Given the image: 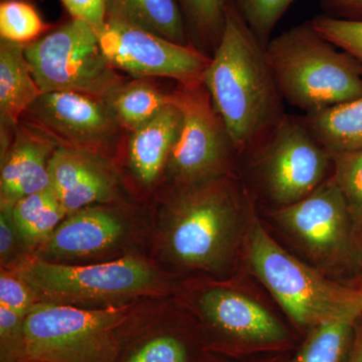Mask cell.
<instances>
[{"label": "cell", "mask_w": 362, "mask_h": 362, "mask_svg": "<svg viewBox=\"0 0 362 362\" xmlns=\"http://www.w3.org/2000/svg\"><path fill=\"white\" fill-rule=\"evenodd\" d=\"M147 256L170 275L175 272L221 276L239 242L242 202L226 175L173 187L149 214Z\"/></svg>", "instance_id": "6da1fadb"}, {"label": "cell", "mask_w": 362, "mask_h": 362, "mask_svg": "<svg viewBox=\"0 0 362 362\" xmlns=\"http://www.w3.org/2000/svg\"><path fill=\"white\" fill-rule=\"evenodd\" d=\"M202 84L237 151L261 142L285 117L266 47L233 1Z\"/></svg>", "instance_id": "7a4b0ae2"}, {"label": "cell", "mask_w": 362, "mask_h": 362, "mask_svg": "<svg viewBox=\"0 0 362 362\" xmlns=\"http://www.w3.org/2000/svg\"><path fill=\"white\" fill-rule=\"evenodd\" d=\"M13 271L40 301L82 309L125 306L175 295V276L146 255L88 265H62L28 256Z\"/></svg>", "instance_id": "3957f363"}, {"label": "cell", "mask_w": 362, "mask_h": 362, "mask_svg": "<svg viewBox=\"0 0 362 362\" xmlns=\"http://www.w3.org/2000/svg\"><path fill=\"white\" fill-rule=\"evenodd\" d=\"M266 54L283 100L307 114L362 96V66L310 21L272 39Z\"/></svg>", "instance_id": "277c9868"}, {"label": "cell", "mask_w": 362, "mask_h": 362, "mask_svg": "<svg viewBox=\"0 0 362 362\" xmlns=\"http://www.w3.org/2000/svg\"><path fill=\"white\" fill-rule=\"evenodd\" d=\"M247 257L254 273L284 309L301 333L321 324L362 317V288L327 280L286 252L252 220L247 235Z\"/></svg>", "instance_id": "5b68a950"}, {"label": "cell", "mask_w": 362, "mask_h": 362, "mask_svg": "<svg viewBox=\"0 0 362 362\" xmlns=\"http://www.w3.org/2000/svg\"><path fill=\"white\" fill-rule=\"evenodd\" d=\"M139 302L105 309L40 302L25 318L28 362H117L123 326Z\"/></svg>", "instance_id": "8992f818"}, {"label": "cell", "mask_w": 362, "mask_h": 362, "mask_svg": "<svg viewBox=\"0 0 362 362\" xmlns=\"http://www.w3.org/2000/svg\"><path fill=\"white\" fill-rule=\"evenodd\" d=\"M149 228V214L122 201L96 204L68 214L32 256L62 265L147 256Z\"/></svg>", "instance_id": "52a82bcc"}, {"label": "cell", "mask_w": 362, "mask_h": 362, "mask_svg": "<svg viewBox=\"0 0 362 362\" xmlns=\"http://www.w3.org/2000/svg\"><path fill=\"white\" fill-rule=\"evenodd\" d=\"M25 57L42 93L75 92L106 100L123 85L105 57L97 32L73 18L25 45Z\"/></svg>", "instance_id": "ba28073f"}, {"label": "cell", "mask_w": 362, "mask_h": 362, "mask_svg": "<svg viewBox=\"0 0 362 362\" xmlns=\"http://www.w3.org/2000/svg\"><path fill=\"white\" fill-rule=\"evenodd\" d=\"M195 319L213 354L243 356L257 352L284 354L297 337L282 321L242 293L211 285L195 293Z\"/></svg>", "instance_id": "9c48e42d"}, {"label": "cell", "mask_w": 362, "mask_h": 362, "mask_svg": "<svg viewBox=\"0 0 362 362\" xmlns=\"http://www.w3.org/2000/svg\"><path fill=\"white\" fill-rule=\"evenodd\" d=\"M202 82L185 86L176 94L181 110L180 132L163 178L173 187L202 185L228 175L235 150Z\"/></svg>", "instance_id": "30bf717a"}, {"label": "cell", "mask_w": 362, "mask_h": 362, "mask_svg": "<svg viewBox=\"0 0 362 362\" xmlns=\"http://www.w3.org/2000/svg\"><path fill=\"white\" fill-rule=\"evenodd\" d=\"M261 142L259 170L276 204L301 201L323 182L332 158L304 120L285 115Z\"/></svg>", "instance_id": "8fae6325"}, {"label": "cell", "mask_w": 362, "mask_h": 362, "mask_svg": "<svg viewBox=\"0 0 362 362\" xmlns=\"http://www.w3.org/2000/svg\"><path fill=\"white\" fill-rule=\"evenodd\" d=\"M173 295L140 301L121 333L117 362H209L201 325L177 315L170 306Z\"/></svg>", "instance_id": "7c38bea8"}, {"label": "cell", "mask_w": 362, "mask_h": 362, "mask_svg": "<svg viewBox=\"0 0 362 362\" xmlns=\"http://www.w3.org/2000/svg\"><path fill=\"white\" fill-rule=\"evenodd\" d=\"M105 57L116 70L135 78L163 77L183 86L202 82L211 59L138 26L107 18L97 32Z\"/></svg>", "instance_id": "4fadbf2b"}, {"label": "cell", "mask_w": 362, "mask_h": 362, "mask_svg": "<svg viewBox=\"0 0 362 362\" xmlns=\"http://www.w3.org/2000/svg\"><path fill=\"white\" fill-rule=\"evenodd\" d=\"M274 218L320 261L342 264L354 257L351 214L333 177L301 201L281 207Z\"/></svg>", "instance_id": "5bb4252c"}, {"label": "cell", "mask_w": 362, "mask_h": 362, "mask_svg": "<svg viewBox=\"0 0 362 362\" xmlns=\"http://www.w3.org/2000/svg\"><path fill=\"white\" fill-rule=\"evenodd\" d=\"M26 114L59 145L110 157L107 151L119 122L105 100L75 92L42 93Z\"/></svg>", "instance_id": "9a60e30c"}, {"label": "cell", "mask_w": 362, "mask_h": 362, "mask_svg": "<svg viewBox=\"0 0 362 362\" xmlns=\"http://www.w3.org/2000/svg\"><path fill=\"white\" fill-rule=\"evenodd\" d=\"M49 187L66 213L121 201L122 178L110 157L59 145L49 164Z\"/></svg>", "instance_id": "2e32d148"}, {"label": "cell", "mask_w": 362, "mask_h": 362, "mask_svg": "<svg viewBox=\"0 0 362 362\" xmlns=\"http://www.w3.org/2000/svg\"><path fill=\"white\" fill-rule=\"evenodd\" d=\"M58 146L42 131L16 130L1 156L0 207H13L23 197L49 187V160Z\"/></svg>", "instance_id": "e0dca14e"}, {"label": "cell", "mask_w": 362, "mask_h": 362, "mask_svg": "<svg viewBox=\"0 0 362 362\" xmlns=\"http://www.w3.org/2000/svg\"><path fill=\"white\" fill-rule=\"evenodd\" d=\"M180 124L181 110L176 98L175 103L132 131L128 145V166L138 187L151 190L163 178Z\"/></svg>", "instance_id": "ac0fdd59"}, {"label": "cell", "mask_w": 362, "mask_h": 362, "mask_svg": "<svg viewBox=\"0 0 362 362\" xmlns=\"http://www.w3.org/2000/svg\"><path fill=\"white\" fill-rule=\"evenodd\" d=\"M25 45L0 40L1 128L18 125L21 115L42 94L25 57Z\"/></svg>", "instance_id": "d6986e66"}, {"label": "cell", "mask_w": 362, "mask_h": 362, "mask_svg": "<svg viewBox=\"0 0 362 362\" xmlns=\"http://www.w3.org/2000/svg\"><path fill=\"white\" fill-rule=\"evenodd\" d=\"M107 18L187 45V28L175 0H107Z\"/></svg>", "instance_id": "ffe728a7"}, {"label": "cell", "mask_w": 362, "mask_h": 362, "mask_svg": "<svg viewBox=\"0 0 362 362\" xmlns=\"http://www.w3.org/2000/svg\"><path fill=\"white\" fill-rule=\"evenodd\" d=\"M303 120L331 154L362 150V96L311 112Z\"/></svg>", "instance_id": "44dd1931"}, {"label": "cell", "mask_w": 362, "mask_h": 362, "mask_svg": "<svg viewBox=\"0 0 362 362\" xmlns=\"http://www.w3.org/2000/svg\"><path fill=\"white\" fill-rule=\"evenodd\" d=\"M66 216L65 207L51 187L23 197L13 207L14 223L30 256L49 240Z\"/></svg>", "instance_id": "7402d4cb"}, {"label": "cell", "mask_w": 362, "mask_h": 362, "mask_svg": "<svg viewBox=\"0 0 362 362\" xmlns=\"http://www.w3.org/2000/svg\"><path fill=\"white\" fill-rule=\"evenodd\" d=\"M105 101L119 124L134 131L175 103L176 97L163 94L148 82L139 80L123 84Z\"/></svg>", "instance_id": "603a6c76"}, {"label": "cell", "mask_w": 362, "mask_h": 362, "mask_svg": "<svg viewBox=\"0 0 362 362\" xmlns=\"http://www.w3.org/2000/svg\"><path fill=\"white\" fill-rule=\"evenodd\" d=\"M358 323L337 321L307 331L291 362H347Z\"/></svg>", "instance_id": "cb8c5ba5"}, {"label": "cell", "mask_w": 362, "mask_h": 362, "mask_svg": "<svg viewBox=\"0 0 362 362\" xmlns=\"http://www.w3.org/2000/svg\"><path fill=\"white\" fill-rule=\"evenodd\" d=\"M47 30L35 7L21 0H4L0 4L1 39L28 45Z\"/></svg>", "instance_id": "d4e9b609"}, {"label": "cell", "mask_w": 362, "mask_h": 362, "mask_svg": "<svg viewBox=\"0 0 362 362\" xmlns=\"http://www.w3.org/2000/svg\"><path fill=\"white\" fill-rule=\"evenodd\" d=\"M331 158L334 164L333 180L341 190L352 218L362 223V150L332 153Z\"/></svg>", "instance_id": "484cf974"}, {"label": "cell", "mask_w": 362, "mask_h": 362, "mask_svg": "<svg viewBox=\"0 0 362 362\" xmlns=\"http://www.w3.org/2000/svg\"><path fill=\"white\" fill-rule=\"evenodd\" d=\"M296 1L298 0H233L245 23L265 47L272 40L274 28Z\"/></svg>", "instance_id": "4316f807"}, {"label": "cell", "mask_w": 362, "mask_h": 362, "mask_svg": "<svg viewBox=\"0 0 362 362\" xmlns=\"http://www.w3.org/2000/svg\"><path fill=\"white\" fill-rule=\"evenodd\" d=\"M310 23L324 39L347 52L362 66V21L322 14L315 16Z\"/></svg>", "instance_id": "83f0119b"}, {"label": "cell", "mask_w": 362, "mask_h": 362, "mask_svg": "<svg viewBox=\"0 0 362 362\" xmlns=\"http://www.w3.org/2000/svg\"><path fill=\"white\" fill-rule=\"evenodd\" d=\"M233 0H181L192 28L204 39L218 45L225 25L226 11Z\"/></svg>", "instance_id": "f1b7e54d"}, {"label": "cell", "mask_w": 362, "mask_h": 362, "mask_svg": "<svg viewBox=\"0 0 362 362\" xmlns=\"http://www.w3.org/2000/svg\"><path fill=\"white\" fill-rule=\"evenodd\" d=\"M25 318L0 306V362H28Z\"/></svg>", "instance_id": "f546056e"}, {"label": "cell", "mask_w": 362, "mask_h": 362, "mask_svg": "<svg viewBox=\"0 0 362 362\" xmlns=\"http://www.w3.org/2000/svg\"><path fill=\"white\" fill-rule=\"evenodd\" d=\"M40 302L32 286L20 274L0 268V306L26 317Z\"/></svg>", "instance_id": "4dcf8cb0"}, {"label": "cell", "mask_w": 362, "mask_h": 362, "mask_svg": "<svg viewBox=\"0 0 362 362\" xmlns=\"http://www.w3.org/2000/svg\"><path fill=\"white\" fill-rule=\"evenodd\" d=\"M28 256L14 223L13 207H0V268L14 270Z\"/></svg>", "instance_id": "1f68e13d"}, {"label": "cell", "mask_w": 362, "mask_h": 362, "mask_svg": "<svg viewBox=\"0 0 362 362\" xmlns=\"http://www.w3.org/2000/svg\"><path fill=\"white\" fill-rule=\"evenodd\" d=\"M71 18L85 21L96 32L107 21V0H61Z\"/></svg>", "instance_id": "d6a6232c"}, {"label": "cell", "mask_w": 362, "mask_h": 362, "mask_svg": "<svg viewBox=\"0 0 362 362\" xmlns=\"http://www.w3.org/2000/svg\"><path fill=\"white\" fill-rule=\"evenodd\" d=\"M327 16L362 21V0H322Z\"/></svg>", "instance_id": "836d02e7"}, {"label": "cell", "mask_w": 362, "mask_h": 362, "mask_svg": "<svg viewBox=\"0 0 362 362\" xmlns=\"http://www.w3.org/2000/svg\"><path fill=\"white\" fill-rule=\"evenodd\" d=\"M347 362H362V324H357Z\"/></svg>", "instance_id": "e575fe53"}, {"label": "cell", "mask_w": 362, "mask_h": 362, "mask_svg": "<svg viewBox=\"0 0 362 362\" xmlns=\"http://www.w3.org/2000/svg\"><path fill=\"white\" fill-rule=\"evenodd\" d=\"M292 357H288L283 354H279L277 356L269 357L259 362H291Z\"/></svg>", "instance_id": "d590c367"}, {"label": "cell", "mask_w": 362, "mask_h": 362, "mask_svg": "<svg viewBox=\"0 0 362 362\" xmlns=\"http://www.w3.org/2000/svg\"><path fill=\"white\" fill-rule=\"evenodd\" d=\"M209 362H226V361H223V359L220 358V357L216 356V354H214V356H211V358L209 359Z\"/></svg>", "instance_id": "8d00e7d4"}]
</instances>
